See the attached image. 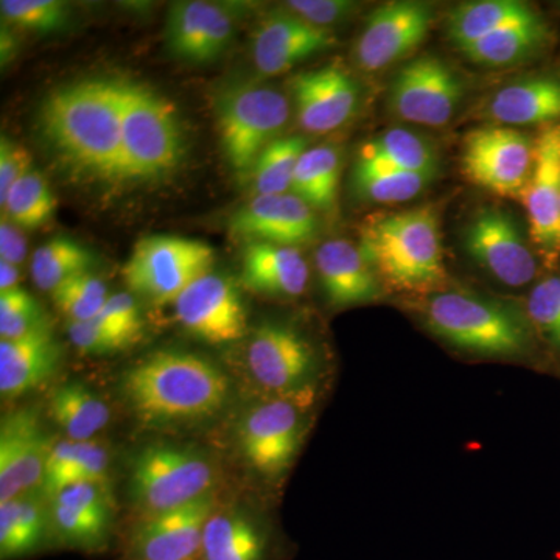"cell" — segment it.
I'll list each match as a JSON object with an SVG mask.
<instances>
[{
	"mask_svg": "<svg viewBox=\"0 0 560 560\" xmlns=\"http://www.w3.org/2000/svg\"><path fill=\"white\" fill-rule=\"evenodd\" d=\"M39 130L72 171L121 179V120L116 80H83L47 95Z\"/></svg>",
	"mask_w": 560,
	"mask_h": 560,
	"instance_id": "obj_1",
	"label": "cell"
},
{
	"mask_svg": "<svg viewBox=\"0 0 560 560\" xmlns=\"http://www.w3.org/2000/svg\"><path fill=\"white\" fill-rule=\"evenodd\" d=\"M120 390L142 425H183L219 415L230 399V378L195 353L156 350L124 372Z\"/></svg>",
	"mask_w": 560,
	"mask_h": 560,
	"instance_id": "obj_2",
	"label": "cell"
},
{
	"mask_svg": "<svg viewBox=\"0 0 560 560\" xmlns=\"http://www.w3.org/2000/svg\"><path fill=\"white\" fill-rule=\"evenodd\" d=\"M420 320L434 338L470 357L537 359V340L525 308L469 290H441L418 304Z\"/></svg>",
	"mask_w": 560,
	"mask_h": 560,
	"instance_id": "obj_3",
	"label": "cell"
},
{
	"mask_svg": "<svg viewBox=\"0 0 560 560\" xmlns=\"http://www.w3.org/2000/svg\"><path fill=\"white\" fill-rule=\"evenodd\" d=\"M359 248L385 289L422 298L445 290L440 213L431 205L368 217Z\"/></svg>",
	"mask_w": 560,
	"mask_h": 560,
	"instance_id": "obj_4",
	"label": "cell"
},
{
	"mask_svg": "<svg viewBox=\"0 0 560 560\" xmlns=\"http://www.w3.org/2000/svg\"><path fill=\"white\" fill-rule=\"evenodd\" d=\"M121 120V179L167 175L184 153L183 130L167 98L147 84L116 80Z\"/></svg>",
	"mask_w": 560,
	"mask_h": 560,
	"instance_id": "obj_5",
	"label": "cell"
},
{
	"mask_svg": "<svg viewBox=\"0 0 560 560\" xmlns=\"http://www.w3.org/2000/svg\"><path fill=\"white\" fill-rule=\"evenodd\" d=\"M213 109L224 156L232 171L249 179L260 154L289 121V101L272 88L238 83L220 92Z\"/></svg>",
	"mask_w": 560,
	"mask_h": 560,
	"instance_id": "obj_6",
	"label": "cell"
},
{
	"mask_svg": "<svg viewBox=\"0 0 560 560\" xmlns=\"http://www.w3.org/2000/svg\"><path fill=\"white\" fill-rule=\"evenodd\" d=\"M215 470L202 453L156 444L132 459L130 497L142 517L162 514L212 493Z\"/></svg>",
	"mask_w": 560,
	"mask_h": 560,
	"instance_id": "obj_7",
	"label": "cell"
},
{
	"mask_svg": "<svg viewBox=\"0 0 560 560\" xmlns=\"http://www.w3.org/2000/svg\"><path fill=\"white\" fill-rule=\"evenodd\" d=\"M215 253L208 243L173 235H151L136 243L124 265L131 293L151 304H173L195 280L212 271Z\"/></svg>",
	"mask_w": 560,
	"mask_h": 560,
	"instance_id": "obj_8",
	"label": "cell"
},
{
	"mask_svg": "<svg viewBox=\"0 0 560 560\" xmlns=\"http://www.w3.org/2000/svg\"><path fill=\"white\" fill-rule=\"evenodd\" d=\"M254 381L278 397L313 399L319 375L315 346L301 330L283 323H264L253 331L246 350Z\"/></svg>",
	"mask_w": 560,
	"mask_h": 560,
	"instance_id": "obj_9",
	"label": "cell"
},
{
	"mask_svg": "<svg viewBox=\"0 0 560 560\" xmlns=\"http://www.w3.org/2000/svg\"><path fill=\"white\" fill-rule=\"evenodd\" d=\"M536 143L503 125H486L464 138L460 171L470 183L500 197H522L534 167Z\"/></svg>",
	"mask_w": 560,
	"mask_h": 560,
	"instance_id": "obj_10",
	"label": "cell"
},
{
	"mask_svg": "<svg viewBox=\"0 0 560 560\" xmlns=\"http://www.w3.org/2000/svg\"><path fill=\"white\" fill-rule=\"evenodd\" d=\"M312 399L271 397L246 412L238 429L243 456L257 474L279 478L296 458Z\"/></svg>",
	"mask_w": 560,
	"mask_h": 560,
	"instance_id": "obj_11",
	"label": "cell"
},
{
	"mask_svg": "<svg viewBox=\"0 0 560 560\" xmlns=\"http://www.w3.org/2000/svg\"><path fill=\"white\" fill-rule=\"evenodd\" d=\"M464 97L463 81L447 62L423 55L394 77L389 106L400 119L423 127H444Z\"/></svg>",
	"mask_w": 560,
	"mask_h": 560,
	"instance_id": "obj_12",
	"label": "cell"
},
{
	"mask_svg": "<svg viewBox=\"0 0 560 560\" xmlns=\"http://www.w3.org/2000/svg\"><path fill=\"white\" fill-rule=\"evenodd\" d=\"M463 243L470 259L503 285L521 289L536 279V257L504 210H478L464 230Z\"/></svg>",
	"mask_w": 560,
	"mask_h": 560,
	"instance_id": "obj_13",
	"label": "cell"
},
{
	"mask_svg": "<svg viewBox=\"0 0 560 560\" xmlns=\"http://www.w3.org/2000/svg\"><path fill=\"white\" fill-rule=\"evenodd\" d=\"M172 305L180 326L209 345H231L248 330L241 291L226 276H201Z\"/></svg>",
	"mask_w": 560,
	"mask_h": 560,
	"instance_id": "obj_14",
	"label": "cell"
},
{
	"mask_svg": "<svg viewBox=\"0 0 560 560\" xmlns=\"http://www.w3.org/2000/svg\"><path fill=\"white\" fill-rule=\"evenodd\" d=\"M213 493L186 506L140 517L125 537L124 560H200Z\"/></svg>",
	"mask_w": 560,
	"mask_h": 560,
	"instance_id": "obj_15",
	"label": "cell"
},
{
	"mask_svg": "<svg viewBox=\"0 0 560 560\" xmlns=\"http://www.w3.org/2000/svg\"><path fill=\"white\" fill-rule=\"evenodd\" d=\"M433 7L423 2H388L370 16L355 46V60L364 72H378L412 54L429 35Z\"/></svg>",
	"mask_w": 560,
	"mask_h": 560,
	"instance_id": "obj_16",
	"label": "cell"
},
{
	"mask_svg": "<svg viewBox=\"0 0 560 560\" xmlns=\"http://www.w3.org/2000/svg\"><path fill=\"white\" fill-rule=\"evenodd\" d=\"M51 445L39 416L18 410L0 425V503L40 489Z\"/></svg>",
	"mask_w": 560,
	"mask_h": 560,
	"instance_id": "obj_17",
	"label": "cell"
},
{
	"mask_svg": "<svg viewBox=\"0 0 560 560\" xmlns=\"http://www.w3.org/2000/svg\"><path fill=\"white\" fill-rule=\"evenodd\" d=\"M50 526L55 544L97 555L109 547L113 515L105 486L75 482L50 497Z\"/></svg>",
	"mask_w": 560,
	"mask_h": 560,
	"instance_id": "obj_18",
	"label": "cell"
},
{
	"mask_svg": "<svg viewBox=\"0 0 560 560\" xmlns=\"http://www.w3.org/2000/svg\"><path fill=\"white\" fill-rule=\"evenodd\" d=\"M298 121L302 130L324 135L348 124L359 108L355 80L342 66L327 65L291 80Z\"/></svg>",
	"mask_w": 560,
	"mask_h": 560,
	"instance_id": "obj_19",
	"label": "cell"
},
{
	"mask_svg": "<svg viewBox=\"0 0 560 560\" xmlns=\"http://www.w3.org/2000/svg\"><path fill=\"white\" fill-rule=\"evenodd\" d=\"M231 231L246 242L298 248L318 237V220L296 195H257L232 215Z\"/></svg>",
	"mask_w": 560,
	"mask_h": 560,
	"instance_id": "obj_20",
	"label": "cell"
},
{
	"mask_svg": "<svg viewBox=\"0 0 560 560\" xmlns=\"http://www.w3.org/2000/svg\"><path fill=\"white\" fill-rule=\"evenodd\" d=\"M536 154L522 200L528 213L533 242L548 257L560 254V125L536 139Z\"/></svg>",
	"mask_w": 560,
	"mask_h": 560,
	"instance_id": "obj_21",
	"label": "cell"
},
{
	"mask_svg": "<svg viewBox=\"0 0 560 560\" xmlns=\"http://www.w3.org/2000/svg\"><path fill=\"white\" fill-rule=\"evenodd\" d=\"M335 44L337 38L327 28L315 27L287 9L271 11L254 33V65L261 75H279Z\"/></svg>",
	"mask_w": 560,
	"mask_h": 560,
	"instance_id": "obj_22",
	"label": "cell"
},
{
	"mask_svg": "<svg viewBox=\"0 0 560 560\" xmlns=\"http://www.w3.org/2000/svg\"><path fill=\"white\" fill-rule=\"evenodd\" d=\"M234 22L223 7L202 0L172 3L165 44L173 57L189 62L217 60L230 47Z\"/></svg>",
	"mask_w": 560,
	"mask_h": 560,
	"instance_id": "obj_23",
	"label": "cell"
},
{
	"mask_svg": "<svg viewBox=\"0 0 560 560\" xmlns=\"http://www.w3.org/2000/svg\"><path fill=\"white\" fill-rule=\"evenodd\" d=\"M320 289L334 308L359 307L378 301L383 285L359 245L342 238L324 242L315 253Z\"/></svg>",
	"mask_w": 560,
	"mask_h": 560,
	"instance_id": "obj_24",
	"label": "cell"
},
{
	"mask_svg": "<svg viewBox=\"0 0 560 560\" xmlns=\"http://www.w3.org/2000/svg\"><path fill=\"white\" fill-rule=\"evenodd\" d=\"M62 360L50 324L16 340H0V394L16 399L49 382Z\"/></svg>",
	"mask_w": 560,
	"mask_h": 560,
	"instance_id": "obj_25",
	"label": "cell"
},
{
	"mask_svg": "<svg viewBox=\"0 0 560 560\" xmlns=\"http://www.w3.org/2000/svg\"><path fill=\"white\" fill-rule=\"evenodd\" d=\"M311 268L293 246L248 242L243 250L242 285L250 293L294 300L307 290Z\"/></svg>",
	"mask_w": 560,
	"mask_h": 560,
	"instance_id": "obj_26",
	"label": "cell"
},
{
	"mask_svg": "<svg viewBox=\"0 0 560 560\" xmlns=\"http://www.w3.org/2000/svg\"><path fill=\"white\" fill-rule=\"evenodd\" d=\"M271 530L248 512L213 511L202 533L200 560H276Z\"/></svg>",
	"mask_w": 560,
	"mask_h": 560,
	"instance_id": "obj_27",
	"label": "cell"
},
{
	"mask_svg": "<svg viewBox=\"0 0 560 560\" xmlns=\"http://www.w3.org/2000/svg\"><path fill=\"white\" fill-rule=\"evenodd\" d=\"M485 114L495 125L528 127L560 119V80L530 77L497 91L486 103Z\"/></svg>",
	"mask_w": 560,
	"mask_h": 560,
	"instance_id": "obj_28",
	"label": "cell"
},
{
	"mask_svg": "<svg viewBox=\"0 0 560 560\" xmlns=\"http://www.w3.org/2000/svg\"><path fill=\"white\" fill-rule=\"evenodd\" d=\"M36 492L0 503V560H22L55 544L49 510Z\"/></svg>",
	"mask_w": 560,
	"mask_h": 560,
	"instance_id": "obj_29",
	"label": "cell"
},
{
	"mask_svg": "<svg viewBox=\"0 0 560 560\" xmlns=\"http://www.w3.org/2000/svg\"><path fill=\"white\" fill-rule=\"evenodd\" d=\"M109 455L94 441L70 440L54 442L47 456L46 470L39 492L54 497L75 482H108Z\"/></svg>",
	"mask_w": 560,
	"mask_h": 560,
	"instance_id": "obj_30",
	"label": "cell"
},
{
	"mask_svg": "<svg viewBox=\"0 0 560 560\" xmlns=\"http://www.w3.org/2000/svg\"><path fill=\"white\" fill-rule=\"evenodd\" d=\"M548 28L537 13L506 25L460 50L470 61L488 68L517 65L547 44Z\"/></svg>",
	"mask_w": 560,
	"mask_h": 560,
	"instance_id": "obj_31",
	"label": "cell"
},
{
	"mask_svg": "<svg viewBox=\"0 0 560 560\" xmlns=\"http://www.w3.org/2000/svg\"><path fill=\"white\" fill-rule=\"evenodd\" d=\"M47 410L68 440L75 442L92 441L110 420L108 404L79 382L51 390Z\"/></svg>",
	"mask_w": 560,
	"mask_h": 560,
	"instance_id": "obj_32",
	"label": "cell"
},
{
	"mask_svg": "<svg viewBox=\"0 0 560 560\" xmlns=\"http://www.w3.org/2000/svg\"><path fill=\"white\" fill-rule=\"evenodd\" d=\"M357 162L390 171L431 176H436L440 164L436 150L429 140L405 128H393L377 138L368 140L361 147Z\"/></svg>",
	"mask_w": 560,
	"mask_h": 560,
	"instance_id": "obj_33",
	"label": "cell"
},
{
	"mask_svg": "<svg viewBox=\"0 0 560 560\" xmlns=\"http://www.w3.org/2000/svg\"><path fill=\"white\" fill-rule=\"evenodd\" d=\"M536 13L517 0H478L456 7L447 18V35L459 50L493 32Z\"/></svg>",
	"mask_w": 560,
	"mask_h": 560,
	"instance_id": "obj_34",
	"label": "cell"
},
{
	"mask_svg": "<svg viewBox=\"0 0 560 560\" xmlns=\"http://www.w3.org/2000/svg\"><path fill=\"white\" fill-rule=\"evenodd\" d=\"M340 175V153L334 147L307 149L298 162L290 194L313 210L329 213L337 208Z\"/></svg>",
	"mask_w": 560,
	"mask_h": 560,
	"instance_id": "obj_35",
	"label": "cell"
},
{
	"mask_svg": "<svg viewBox=\"0 0 560 560\" xmlns=\"http://www.w3.org/2000/svg\"><path fill=\"white\" fill-rule=\"evenodd\" d=\"M94 264L95 256L86 246L69 237H55L33 254V282L50 293L73 276L92 271Z\"/></svg>",
	"mask_w": 560,
	"mask_h": 560,
	"instance_id": "obj_36",
	"label": "cell"
},
{
	"mask_svg": "<svg viewBox=\"0 0 560 560\" xmlns=\"http://www.w3.org/2000/svg\"><path fill=\"white\" fill-rule=\"evenodd\" d=\"M0 205L18 228L38 230L54 217L57 198L46 176L38 171H32L11 187Z\"/></svg>",
	"mask_w": 560,
	"mask_h": 560,
	"instance_id": "obj_37",
	"label": "cell"
},
{
	"mask_svg": "<svg viewBox=\"0 0 560 560\" xmlns=\"http://www.w3.org/2000/svg\"><path fill=\"white\" fill-rule=\"evenodd\" d=\"M307 150V139L301 136L279 138L260 154L253 178L257 195L290 194L294 172L302 154Z\"/></svg>",
	"mask_w": 560,
	"mask_h": 560,
	"instance_id": "obj_38",
	"label": "cell"
},
{
	"mask_svg": "<svg viewBox=\"0 0 560 560\" xmlns=\"http://www.w3.org/2000/svg\"><path fill=\"white\" fill-rule=\"evenodd\" d=\"M434 179L422 173L390 171L375 165L355 162L353 184L361 197L374 202H404L418 197L420 191Z\"/></svg>",
	"mask_w": 560,
	"mask_h": 560,
	"instance_id": "obj_39",
	"label": "cell"
},
{
	"mask_svg": "<svg viewBox=\"0 0 560 560\" xmlns=\"http://www.w3.org/2000/svg\"><path fill=\"white\" fill-rule=\"evenodd\" d=\"M51 301L70 323L94 319L108 301V287L94 271L73 276L50 291Z\"/></svg>",
	"mask_w": 560,
	"mask_h": 560,
	"instance_id": "obj_40",
	"label": "cell"
},
{
	"mask_svg": "<svg viewBox=\"0 0 560 560\" xmlns=\"http://www.w3.org/2000/svg\"><path fill=\"white\" fill-rule=\"evenodd\" d=\"M523 308L537 340L560 357V275L539 280Z\"/></svg>",
	"mask_w": 560,
	"mask_h": 560,
	"instance_id": "obj_41",
	"label": "cell"
},
{
	"mask_svg": "<svg viewBox=\"0 0 560 560\" xmlns=\"http://www.w3.org/2000/svg\"><path fill=\"white\" fill-rule=\"evenodd\" d=\"M0 13L14 27L40 35L65 31L70 21V5L61 0H2Z\"/></svg>",
	"mask_w": 560,
	"mask_h": 560,
	"instance_id": "obj_42",
	"label": "cell"
},
{
	"mask_svg": "<svg viewBox=\"0 0 560 560\" xmlns=\"http://www.w3.org/2000/svg\"><path fill=\"white\" fill-rule=\"evenodd\" d=\"M47 324H50L49 318L39 302L28 291L22 289L0 291V338L2 340H16Z\"/></svg>",
	"mask_w": 560,
	"mask_h": 560,
	"instance_id": "obj_43",
	"label": "cell"
},
{
	"mask_svg": "<svg viewBox=\"0 0 560 560\" xmlns=\"http://www.w3.org/2000/svg\"><path fill=\"white\" fill-rule=\"evenodd\" d=\"M68 334L70 342L86 355H108L135 345L124 331L98 316L84 323H70Z\"/></svg>",
	"mask_w": 560,
	"mask_h": 560,
	"instance_id": "obj_44",
	"label": "cell"
},
{
	"mask_svg": "<svg viewBox=\"0 0 560 560\" xmlns=\"http://www.w3.org/2000/svg\"><path fill=\"white\" fill-rule=\"evenodd\" d=\"M285 5L287 10L307 21L308 24L327 28V31L330 25L349 20L359 10L355 2H348V0H291Z\"/></svg>",
	"mask_w": 560,
	"mask_h": 560,
	"instance_id": "obj_45",
	"label": "cell"
},
{
	"mask_svg": "<svg viewBox=\"0 0 560 560\" xmlns=\"http://www.w3.org/2000/svg\"><path fill=\"white\" fill-rule=\"evenodd\" d=\"M98 318L106 320L110 326L124 331L132 341H138L142 334V318H140L139 305L130 293H117L108 298L103 305Z\"/></svg>",
	"mask_w": 560,
	"mask_h": 560,
	"instance_id": "obj_46",
	"label": "cell"
},
{
	"mask_svg": "<svg viewBox=\"0 0 560 560\" xmlns=\"http://www.w3.org/2000/svg\"><path fill=\"white\" fill-rule=\"evenodd\" d=\"M31 151L10 138L0 139V202L5 200L11 187L32 172Z\"/></svg>",
	"mask_w": 560,
	"mask_h": 560,
	"instance_id": "obj_47",
	"label": "cell"
},
{
	"mask_svg": "<svg viewBox=\"0 0 560 560\" xmlns=\"http://www.w3.org/2000/svg\"><path fill=\"white\" fill-rule=\"evenodd\" d=\"M25 257H27V241L22 235L21 228L2 217V223H0V260L20 267Z\"/></svg>",
	"mask_w": 560,
	"mask_h": 560,
	"instance_id": "obj_48",
	"label": "cell"
},
{
	"mask_svg": "<svg viewBox=\"0 0 560 560\" xmlns=\"http://www.w3.org/2000/svg\"><path fill=\"white\" fill-rule=\"evenodd\" d=\"M21 268L9 261L0 260V291L20 289Z\"/></svg>",
	"mask_w": 560,
	"mask_h": 560,
	"instance_id": "obj_49",
	"label": "cell"
},
{
	"mask_svg": "<svg viewBox=\"0 0 560 560\" xmlns=\"http://www.w3.org/2000/svg\"><path fill=\"white\" fill-rule=\"evenodd\" d=\"M18 39L14 38L13 33L7 31L5 27H2V33H0V57H2V66L9 65L18 54Z\"/></svg>",
	"mask_w": 560,
	"mask_h": 560,
	"instance_id": "obj_50",
	"label": "cell"
}]
</instances>
